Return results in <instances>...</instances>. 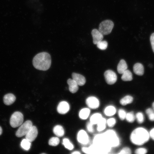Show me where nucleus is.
<instances>
[{
  "label": "nucleus",
  "mask_w": 154,
  "mask_h": 154,
  "mask_svg": "<svg viewBox=\"0 0 154 154\" xmlns=\"http://www.w3.org/2000/svg\"><path fill=\"white\" fill-rule=\"evenodd\" d=\"M51 63V58L47 52H43L36 55L33 60V64L36 69L45 71L50 67Z\"/></svg>",
  "instance_id": "f257e3e1"
},
{
  "label": "nucleus",
  "mask_w": 154,
  "mask_h": 154,
  "mask_svg": "<svg viewBox=\"0 0 154 154\" xmlns=\"http://www.w3.org/2000/svg\"><path fill=\"white\" fill-rule=\"evenodd\" d=\"M149 137V133L146 129L142 127H139L132 132L130 139L134 144L140 145L148 141Z\"/></svg>",
  "instance_id": "f03ea898"
},
{
  "label": "nucleus",
  "mask_w": 154,
  "mask_h": 154,
  "mask_svg": "<svg viewBox=\"0 0 154 154\" xmlns=\"http://www.w3.org/2000/svg\"><path fill=\"white\" fill-rule=\"evenodd\" d=\"M92 144L98 154H107L111 150L112 148L106 142L102 133L94 137Z\"/></svg>",
  "instance_id": "7ed1b4c3"
},
{
  "label": "nucleus",
  "mask_w": 154,
  "mask_h": 154,
  "mask_svg": "<svg viewBox=\"0 0 154 154\" xmlns=\"http://www.w3.org/2000/svg\"><path fill=\"white\" fill-rule=\"evenodd\" d=\"M102 133L106 142L111 147H116L119 145V139L114 130L108 129Z\"/></svg>",
  "instance_id": "20e7f679"
},
{
  "label": "nucleus",
  "mask_w": 154,
  "mask_h": 154,
  "mask_svg": "<svg viewBox=\"0 0 154 154\" xmlns=\"http://www.w3.org/2000/svg\"><path fill=\"white\" fill-rule=\"evenodd\" d=\"M23 114L19 112H15L11 117L10 120V125L13 128L19 127L23 123Z\"/></svg>",
  "instance_id": "39448f33"
},
{
  "label": "nucleus",
  "mask_w": 154,
  "mask_h": 154,
  "mask_svg": "<svg viewBox=\"0 0 154 154\" xmlns=\"http://www.w3.org/2000/svg\"><path fill=\"white\" fill-rule=\"evenodd\" d=\"M114 26V23L111 20H107L102 21L100 24L98 30L103 35L110 34Z\"/></svg>",
  "instance_id": "423d86ee"
},
{
  "label": "nucleus",
  "mask_w": 154,
  "mask_h": 154,
  "mask_svg": "<svg viewBox=\"0 0 154 154\" xmlns=\"http://www.w3.org/2000/svg\"><path fill=\"white\" fill-rule=\"evenodd\" d=\"M32 126V123L31 121L29 120L26 121L18 128L16 133V136L19 137L26 135Z\"/></svg>",
  "instance_id": "0eeeda50"
},
{
  "label": "nucleus",
  "mask_w": 154,
  "mask_h": 154,
  "mask_svg": "<svg viewBox=\"0 0 154 154\" xmlns=\"http://www.w3.org/2000/svg\"><path fill=\"white\" fill-rule=\"evenodd\" d=\"M77 139L78 142L83 145L88 144L90 141V138L88 135L83 129L80 130L78 132Z\"/></svg>",
  "instance_id": "6e6552de"
},
{
  "label": "nucleus",
  "mask_w": 154,
  "mask_h": 154,
  "mask_svg": "<svg viewBox=\"0 0 154 154\" xmlns=\"http://www.w3.org/2000/svg\"><path fill=\"white\" fill-rule=\"evenodd\" d=\"M104 76L106 82L109 84H114L117 81V75L112 70H109L106 71L104 73Z\"/></svg>",
  "instance_id": "1a4fd4ad"
},
{
  "label": "nucleus",
  "mask_w": 154,
  "mask_h": 154,
  "mask_svg": "<svg viewBox=\"0 0 154 154\" xmlns=\"http://www.w3.org/2000/svg\"><path fill=\"white\" fill-rule=\"evenodd\" d=\"M87 105L90 108L96 109L100 106V102L98 99L94 96H90L88 97L86 101Z\"/></svg>",
  "instance_id": "9d476101"
},
{
  "label": "nucleus",
  "mask_w": 154,
  "mask_h": 154,
  "mask_svg": "<svg viewBox=\"0 0 154 154\" xmlns=\"http://www.w3.org/2000/svg\"><path fill=\"white\" fill-rule=\"evenodd\" d=\"M38 131L37 127L35 126L32 127L26 135L25 139L30 142L33 141L37 137Z\"/></svg>",
  "instance_id": "9b49d317"
},
{
  "label": "nucleus",
  "mask_w": 154,
  "mask_h": 154,
  "mask_svg": "<svg viewBox=\"0 0 154 154\" xmlns=\"http://www.w3.org/2000/svg\"><path fill=\"white\" fill-rule=\"evenodd\" d=\"M70 106L69 104L66 102L62 101L58 104L57 108L58 112L61 114H65L69 110Z\"/></svg>",
  "instance_id": "f8f14e48"
},
{
  "label": "nucleus",
  "mask_w": 154,
  "mask_h": 154,
  "mask_svg": "<svg viewBox=\"0 0 154 154\" xmlns=\"http://www.w3.org/2000/svg\"><path fill=\"white\" fill-rule=\"evenodd\" d=\"M91 34L93 39V43L95 44L102 40L103 35L98 30L94 29L92 31Z\"/></svg>",
  "instance_id": "ddd939ff"
},
{
  "label": "nucleus",
  "mask_w": 154,
  "mask_h": 154,
  "mask_svg": "<svg viewBox=\"0 0 154 154\" xmlns=\"http://www.w3.org/2000/svg\"><path fill=\"white\" fill-rule=\"evenodd\" d=\"M72 79L78 85H84L86 82L85 77L83 75L78 73L73 72L72 75Z\"/></svg>",
  "instance_id": "4468645a"
},
{
  "label": "nucleus",
  "mask_w": 154,
  "mask_h": 154,
  "mask_svg": "<svg viewBox=\"0 0 154 154\" xmlns=\"http://www.w3.org/2000/svg\"><path fill=\"white\" fill-rule=\"evenodd\" d=\"M67 83L69 86V90L71 93H74L78 91V85L74 80L68 79L67 80Z\"/></svg>",
  "instance_id": "2eb2a0df"
},
{
  "label": "nucleus",
  "mask_w": 154,
  "mask_h": 154,
  "mask_svg": "<svg viewBox=\"0 0 154 154\" xmlns=\"http://www.w3.org/2000/svg\"><path fill=\"white\" fill-rule=\"evenodd\" d=\"M16 99V97L13 94L11 93L7 94L3 97V102L6 105H10L15 102Z\"/></svg>",
  "instance_id": "dca6fc26"
},
{
  "label": "nucleus",
  "mask_w": 154,
  "mask_h": 154,
  "mask_svg": "<svg viewBox=\"0 0 154 154\" xmlns=\"http://www.w3.org/2000/svg\"><path fill=\"white\" fill-rule=\"evenodd\" d=\"M116 112V109L115 106L109 105L106 107L104 110V114L108 116H111L114 115Z\"/></svg>",
  "instance_id": "f3484780"
},
{
  "label": "nucleus",
  "mask_w": 154,
  "mask_h": 154,
  "mask_svg": "<svg viewBox=\"0 0 154 154\" xmlns=\"http://www.w3.org/2000/svg\"><path fill=\"white\" fill-rule=\"evenodd\" d=\"M134 72L137 75L139 76L143 75L144 72V68L143 65L139 63L135 64L133 66Z\"/></svg>",
  "instance_id": "a211bd4d"
},
{
  "label": "nucleus",
  "mask_w": 154,
  "mask_h": 154,
  "mask_svg": "<svg viewBox=\"0 0 154 154\" xmlns=\"http://www.w3.org/2000/svg\"><path fill=\"white\" fill-rule=\"evenodd\" d=\"M102 117V115L100 113H95L90 116V122L94 125L97 124Z\"/></svg>",
  "instance_id": "6ab92c4d"
},
{
  "label": "nucleus",
  "mask_w": 154,
  "mask_h": 154,
  "mask_svg": "<svg viewBox=\"0 0 154 154\" xmlns=\"http://www.w3.org/2000/svg\"><path fill=\"white\" fill-rule=\"evenodd\" d=\"M90 113V110L89 108H84L80 111L79 114V116L81 119L85 120L88 118Z\"/></svg>",
  "instance_id": "aec40b11"
},
{
  "label": "nucleus",
  "mask_w": 154,
  "mask_h": 154,
  "mask_svg": "<svg viewBox=\"0 0 154 154\" xmlns=\"http://www.w3.org/2000/svg\"><path fill=\"white\" fill-rule=\"evenodd\" d=\"M127 68L126 62L123 59L121 60L117 66V71L118 73L122 74Z\"/></svg>",
  "instance_id": "412c9836"
},
{
  "label": "nucleus",
  "mask_w": 154,
  "mask_h": 154,
  "mask_svg": "<svg viewBox=\"0 0 154 154\" xmlns=\"http://www.w3.org/2000/svg\"><path fill=\"white\" fill-rule=\"evenodd\" d=\"M53 132L56 135L59 137L63 136L64 133L63 127L59 125H57L54 127L53 129Z\"/></svg>",
  "instance_id": "4be33fe9"
},
{
  "label": "nucleus",
  "mask_w": 154,
  "mask_h": 154,
  "mask_svg": "<svg viewBox=\"0 0 154 154\" xmlns=\"http://www.w3.org/2000/svg\"><path fill=\"white\" fill-rule=\"evenodd\" d=\"M133 98L130 95H126L121 99L119 101L120 104L123 106L131 103L133 101Z\"/></svg>",
  "instance_id": "5701e85b"
},
{
  "label": "nucleus",
  "mask_w": 154,
  "mask_h": 154,
  "mask_svg": "<svg viewBox=\"0 0 154 154\" xmlns=\"http://www.w3.org/2000/svg\"><path fill=\"white\" fill-rule=\"evenodd\" d=\"M96 125L97 131L99 132L102 131L106 128L107 125L106 120L105 118L102 117Z\"/></svg>",
  "instance_id": "b1692460"
},
{
  "label": "nucleus",
  "mask_w": 154,
  "mask_h": 154,
  "mask_svg": "<svg viewBox=\"0 0 154 154\" xmlns=\"http://www.w3.org/2000/svg\"><path fill=\"white\" fill-rule=\"evenodd\" d=\"M122 74L121 79L124 81H130L133 79L132 74L128 70H126Z\"/></svg>",
  "instance_id": "393cba45"
},
{
  "label": "nucleus",
  "mask_w": 154,
  "mask_h": 154,
  "mask_svg": "<svg viewBox=\"0 0 154 154\" xmlns=\"http://www.w3.org/2000/svg\"><path fill=\"white\" fill-rule=\"evenodd\" d=\"M135 119V117L133 111L127 113L125 119L127 122L132 123L133 122Z\"/></svg>",
  "instance_id": "a878e982"
},
{
  "label": "nucleus",
  "mask_w": 154,
  "mask_h": 154,
  "mask_svg": "<svg viewBox=\"0 0 154 154\" xmlns=\"http://www.w3.org/2000/svg\"><path fill=\"white\" fill-rule=\"evenodd\" d=\"M21 145L22 147L26 150H29L31 146V142L26 139H24L21 141Z\"/></svg>",
  "instance_id": "bb28decb"
},
{
  "label": "nucleus",
  "mask_w": 154,
  "mask_h": 154,
  "mask_svg": "<svg viewBox=\"0 0 154 154\" xmlns=\"http://www.w3.org/2000/svg\"><path fill=\"white\" fill-rule=\"evenodd\" d=\"M62 143L65 148L69 150H72L74 148V147L73 145L67 138H64L63 139Z\"/></svg>",
  "instance_id": "cd10ccee"
},
{
  "label": "nucleus",
  "mask_w": 154,
  "mask_h": 154,
  "mask_svg": "<svg viewBox=\"0 0 154 154\" xmlns=\"http://www.w3.org/2000/svg\"><path fill=\"white\" fill-rule=\"evenodd\" d=\"M60 139L57 137H53L50 139L48 141V144L52 146H56L59 143Z\"/></svg>",
  "instance_id": "c85d7f7f"
},
{
  "label": "nucleus",
  "mask_w": 154,
  "mask_h": 154,
  "mask_svg": "<svg viewBox=\"0 0 154 154\" xmlns=\"http://www.w3.org/2000/svg\"><path fill=\"white\" fill-rule=\"evenodd\" d=\"M108 42L106 41L102 40L98 42L97 44L98 48L102 50L106 49L108 46Z\"/></svg>",
  "instance_id": "c756f323"
},
{
  "label": "nucleus",
  "mask_w": 154,
  "mask_h": 154,
  "mask_svg": "<svg viewBox=\"0 0 154 154\" xmlns=\"http://www.w3.org/2000/svg\"><path fill=\"white\" fill-rule=\"evenodd\" d=\"M149 119L152 121H154V111L151 108L147 109L146 110Z\"/></svg>",
  "instance_id": "7c9ffc66"
},
{
  "label": "nucleus",
  "mask_w": 154,
  "mask_h": 154,
  "mask_svg": "<svg viewBox=\"0 0 154 154\" xmlns=\"http://www.w3.org/2000/svg\"><path fill=\"white\" fill-rule=\"evenodd\" d=\"M126 114V111L123 109H119L118 111L119 117L121 120H123L125 119Z\"/></svg>",
  "instance_id": "2f4dec72"
},
{
  "label": "nucleus",
  "mask_w": 154,
  "mask_h": 154,
  "mask_svg": "<svg viewBox=\"0 0 154 154\" xmlns=\"http://www.w3.org/2000/svg\"><path fill=\"white\" fill-rule=\"evenodd\" d=\"M135 117L137 122L139 123H141L144 121V117L143 115L142 112H137L136 114Z\"/></svg>",
  "instance_id": "473e14b6"
},
{
  "label": "nucleus",
  "mask_w": 154,
  "mask_h": 154,
  "mask_svg": "<svg viewBox=\"0 0 154 154\" xmlns=\"http://www.w3.org/2000/svg\"><path fill=\"white\" fill-rule=\"evenodd\" d=\"M116 123V120L114 117L110 118L106 120L107 125L110 127H113L115 125Z\"/></svg>",
  "instance_id": "72a5a7b5"
},
{
  "label": "nucleus",
  "mask_w": 154,
  "mask_h": 154,
  "mask_svg": "<svg viewBox=\"0 0 154 154\" xmlns=\"http://www.w3.org/2000/svg\"><path fill=\"white\" fill-rule=\"evenodd\" d=\"M118 154H131V149L128 147H124L121 149L118 153Z\"/></svg>",
  "instance_id": "f704fd0d"
},
{
  "label": "nucleus",
  "mask_w": 154,
  "mask_h": 154,
  "mask_svg": "<svg viewBox=\"0 0 154 154\" xmlns=\"http://www.w3.org/2000/svg\"><path fill=\"white\" fill-rule=\"evenodd\" d=\"M147 152V150L144 148H139L135 151V153L136 154H145Z\"/></svg>",
  "instance_id": "c9c22d12"
},
{
  "label": "nucleus",
  "mask_w": 154,
  "mask_h": 154,
  "mask_svg": "<svg viewBox=\"0 0 154 154\" xmlns=\"http://www.w3.org/2000/svg\"><path fill=\"white\" fill-rule=\"evenodd\" d=\"M86 129L87 131L90 133H92L94 131V125L90 121L86 124Z\"/></svg>",
  "instance_id": "e433bc0d"
},
{
  "label": "nucleus",
  "mask_w": 154,
  "mask_h": 154,
  "mask_svg": "<svg viewBox=\"0 0 154 154\" xmlns=\"http://www.w3.org/2000/svg\"><path fill=\"white\" fill-rule=\"evenodd\" d=\"M150 41L152 50L154 52V33H153L150 36Z\"/></svg>",
  "instance_id": "4c0bfd02"
},
{
  "label": "nucleus",
  "mask_w": 154,
  "mask_h": 154,
  "mask_svg": "<svg viewBox=\"0 0 154 154\" xmlns=\"http://www.w3.org/2000/svg\"><path fill=\"white\" fill-rule=\"evenodd\" d=\"M149 136L153 140H154V128L152 129L149 132Z\"/></svg>",
  "instance_id": "58836bf2"
},
{
  "label": "nucleus",
  "mask_w": 154,
  "mask_h": 154,
  "mask_svg": "<svg viewBox=\"0 0 154 154\" xmlns=\"http://www.w3.org/2000/svg\"><path fill=\"white\" fill-rule=\"evenodd\" d=\"M72 154H81V153L78 151H75L72 153Z\"/></svg>",
  "instance_id": "ea45409f"
},
{
  "label": "nucleus",
  "mask_w": 154,
  "mask_h": 154,
  "mask_svg": "<svg viewBox=\"0 0 154 154\" xmlns=\"http://www.w3.org/2000/svg\"><path fill=\"white\" fill-rule=\"evenodd\" d=\"M2 129L1 127L0 126V135L2 134Z\"/></svg>",
  "instance_id": "a19ab883"
},
{
  "label": "nucleus",
  "mask_w": 154,
  "mask_h": 154,
  "mask_svg": "<svg viewBox=\"0 0 154 154\" xmlns=\"http://www.w3.org/2000/svg\"><path fill=\"white\" fill-rule=\"evenodd\" d=\"M152 106L153 108V110L154 111V102L153 103Z\"/></svg>",
  "instance_id": "79ce46f5"
}]
</instances>
